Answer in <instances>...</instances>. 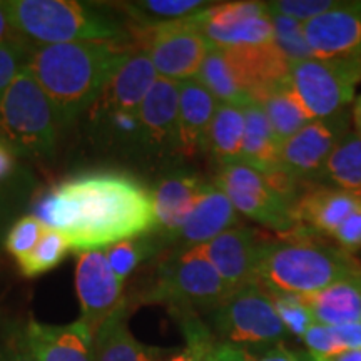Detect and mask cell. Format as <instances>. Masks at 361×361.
Listing matches in <instances>:
<instances>
[{"mask_svg":"<svg viewBox=\"0 0 361 361\" xmlns=\"http://www.w3.org/2000/svg\"><path fill=\"white\" fill-rule=\"evenodd\" d=\"M129 56L119 42L42 45L34 49L27 67L54 102L64 126L96 104Z\"/></svg>","mask_w":361,"mask_h":361,"instance_id":"7a4b0ae2","label":"cell"},{"mask_svg":"<svg viewBox=\"0 0 361 361\" xmlns=\"http://www.w3.org/2000/svg\"><path fill=\"white\" fill-rule=\"evenodd\" d=\"M92 114L106 141L124 147H146L137 112L92 107Z\"/></svg>","mask_w":361,"mask_h":361,"instance_id":"836d02e7","label":"cell"},{"mask_svg":"<svg viewBox=\"0 0 361 361\" xmlns=\"http://www.w3.org/2000/svg\"><path fill=\"white\" fill-rule=\"evenodd\" d=\"M303 34L313 57L361 56V0L338 2L328 12L305 22Z\"/></svg>","mask_w":361,"mask_h":361,"instance_id":"5bb4252c","label":"cell"},{"mask_svg":"<svg viewBox=\"0 0 361 361\" xmlns=\"http://www.w3.org/2000/svg\"><path fill=\"white\" fill-rule=\"evenodd\" d=\"M269 13L271 19H273L274 44L283 52V56L288 59V62L295 64L298 61L313 57L310 52L308 44L305 40L303 24L290 19V17L279 16V13Z\"/></svg>","mask_w":361,"mask_h":361,"instance_id":"74e56055","label":"cell"},{"mask_svg":"<svg viewBox=\"0 0 361 361\" xmlns=\"http://www.w3.org/2000/svg\"><path fill=\"white\" fill-rule=\"evenodd\" d=\"M204 184L201 178L186 171H174L164 176L152 189L154 229L173 239L191 214Z\"/></svg>","mask_w":361,"mask_h":361,"instance_id":"ffe728a7","label":"cell"},{"mask_svg":"<svg viewBox=\"0 0 361 361\" xmlns=\"http://www.w3.org/2000/svg\"><path fill=\"white\" fill-rule=\"evenodd\" d=\"M12 35H16V30H13L11 17H8L7 6L6 2H0V42Z\"/></svg>","mask_w":361,"mask_h":361,"instance_id":"bcb514c9","label":"cell"},{"mask_svg":"<svg viewBox=\"0 0 361 361\" xmlns=\"http://www.w3.org/2000/svg\"><path fill=\"white\" fill-rule=\"evenodd\" d=\"M16 147L7 141L6 137H0V180L7 179L16 168Z\"/></svg>","mask_w":361,"mask_h":361,"instance_id":"ee69618b","label":"cell"},{"mask_svg":"<svg viewBox=\"0 0 361 361\" xmlns=\"http://www.w3.org/2000/svg\"><path fill=\"white\" fill-rule=\"evenodd\" d=\"M137 37L159 78L184 82L196 79L211 44L200 32L192 17L168 24L141 27Z\"/></svg>","mask_w":361,"mask_h":361,"instance_id":"30bf717a","label":"cell"},{"mask_svg":"<svg viewBox=\"0 0 361 361\" xmlns=\"http://www.w3.org/2000/svg\"><path fill=\"white\" fill-rule=\"evenodd\" d=\"M169 351L139 341L129 331L126 308L112 314L94 333L96 361H162Z\"/></svg>","mask_w":361,"mask_h":361,"instance_id":"603a6c76","label":"cell"},{"mask_svg":"<svg viewBox=\"0 0 361 361\" xmlns=\"http://www.w3.org/2000/svg\"><path fill=\"white\" fill-rule=\"evenodd\" d=\"M24 335L37 361H96L94 333L82 318L69 324H45L30 318Z\"/></svg>","mask_w":361,"mask_h":361,"instance_id":"2e32d148","label":"cell"},{"mask_svg":"<svg viewBox=\"0 0 361 361\" xmlns=\"http://www.w3.org/2000/svg\"><path fill=\"white\" fill-rule=\"evenodd\" d=\"M345 134V123L341 121V116L311 121L308 126L281 144V169L295 183L324 174L329 156Z\"/></svg>","mask_w":361,"mask_h":361,"instance_id":"4fadbf2b","label":"cell"},{"mask_svg":"<svg viewBox=\"0 0 361 361\" xmlns=\"http://www.w3.org/2000/svg\"><path fill=\"white\" fill-rule=\"evenodd\" d=\"M209 6V2L201 0H142L128 4L126 8L139 25L152 27L189 19Z\"/></svg>","mask_w":361,"mask_h":361,"instance_id":"1f68e13d","label":"cell"},{"mask_svg":"<svg viewBox=\"0 0 361 361\" xmlns=\"http://www.w3.org/2000/svg\"><path fill=\"white\" fill-rule=\"evenodd\" d=\"M268 291V290H266ZM271 300H273L274 310L281 319L288 333L298 338H303L308 329L316 324V319L311 313L310 306L305 303V300L298 295L290 293H276L268 291Z\"/></svg>","mask_w":361,"mask_h":361,"instance_id":"d590c367","label":"cell"},{"mask_svg":"<svg viewBox=\"0 0 361 361\" xmlns=\"http://www.w3.org/2000/svg\"><path fill=\"white\" fill-rule=\"evenodd\" d=\"M196 80L219 104L246 106L251 101L231 56L224 49H209Z\"/></svg>","mask_w":361,"mask_h":361,"instance_id":"4316f807","label":"cell"},{"mask_svg":"<svg viewBox=\"0 0 361 361\" xmlns=\"http://www.w3.org/2000/svg\"><path fill=\"white\" fill-rule=\"evenodd\" d=\"M34 216L64 234L75 255L154 231L152 191L117 171H90L54 184L34 204Z\"/></svg>","mask_w":361,"mask_h":361,"instance_id":"6da1fadb","label":"cell"},{"mask_svg":"<svg viewBox=\"0 0 361 361\" xmlns=\"http://www.w3.org/2000/svg\"><path fill=\"white\" fill-rule=\"evenodd\" d=\"M361 207L360 194L340 188H318L298 197L295 216L298 231L314 236H331L343 221H346Z\"/></svg>","mask_w":361,"mask_h":361,"instance_id":"ac0fdd59","label":"cell"},{"mask_svg":"<svg viewBox=\"0 0 361 361\" xmlns=\"http://www.w3.org/2000/svg\"><path fill=\"white\" fill-rule=\"evenodd\" d=\"M324 174L340 189L361 196V137L346 133L329 156Z\"/></svg>","mask_w":361,"mask_h":361,"instance_id":"4dcf8cb0","label":"cell"},{"mask_svg":"<svg viewBox=\"0 0 361 361\" xmlns=\"http://www.w3.org/2000/svg\"><path fill=\"white\" fill-rule=\"evenodd\" d=\"M353 123H355V128H356V134H358L360 137H361V96L355 101V106H353Z\"/></svg>","mask_w":361,"mask_h":361,"instance_id":"c3c4849f","label":"cell"},{"mask_svg":"<svg viewBox=\"0 0 361 361\" xmlns=\"http://www.w3.org/2000/svg\"><path fill=\"white\" fill-rule=\"evenodd\" d=\"M173 316L179 323L184 345L171 350L162 361H214L221 343L209 324L202 322L197 313H178Z\"/></svg>","mask_w":361,"mask_h":361,"instance_id":"f1b7e54d","label":"cell"},{"mask_svg":"<svg viewBox=\"0 0 361 361\" xmlns=\"http://www.w3.org/2000/svg\"><path fill=\"white\" fill-rule=\"evenodd\" d=\"M157 78L159 75L146 52H130L92 107L137 112Z\"/></svg>","mask_w":361,"mask_h":361,"instance_id":"7402d4cb","label":"cell"},{"mask_svg":"<svg viewBox=\"0 0 361 361\" xmlns=\"http://www.w3.org/2000/svg\"><path fill=\"white\" fill-rule=\"evenodd\" d=\"M360 273L361 264L350 252L295 231L290 238L261 243L256 281L268 291L308 296Z\"/></svg>","mask_w":361,"mask_h":361,"instance_id":"3957f363","label":"cell"},{"mask_svg":"<svg viewBox=\"0 0 361 361\" xmlns=\"http://www.w3.org/2000/svg\"><path fill=\"white\" fill-rule=\"evenodd\" d=\"M214 361H252L250 355L246 353V350L236 348L231 345H223L221 343L218 353L214 356Z\"/></svg>","mask_w":361,"mask_h":361,"instance_id":"f6af8a7d","label":"cell"},{"mask_svg":"<svg viewBox=\"0 0 361 361\" xmlns=\"http://www.w3.org/2000/svg\"><path fill=\"white\" fill-rule=\"evenodd\" d=\"M261 243L258 234L245 226H234L201 247L228 290L234 293L256 281Z\"/></svg>","mask_w":361,"mask_h":361,"instance_id":"9a60e30c","label":"cell"},{"mask_svg":"<svg viewBox=\"0 0 361 361\" xmlns=\"http://www.w3.org/2000/svg\"><path fill=\"white\" fill-rule=\"evenodd\" d=\"M211 47L255 49L274 42V29L266 2H226L192 16Z\"/></svg>","mask_w":361,"mask_h":361,"instance_id":"8fae6325","label":"cell"},{"mask_svg":"<svg viewBox=\"0 0 361 361\" xmlns=\"http://www.w3.org/2000/svg\"><path fill=\"white\" fill-rule=\"evenodd\" d=\"M231 295L201 246H188L164 259L146 303L166 305L173 314L213 311Z\"/></svg>","mask_w":361,"mask_h":361,"instance_id":"5b68a950","label":"cell"},{"mask_svg":"<svg viewBox=\"0 0 361 361\" xmlns=\"http://www.w3.org/2000/svg\"><path fill=\"white\" fill-rule=\"evenodd\" d=\"M75 293L80 303V318L96 333L101 324L126 308L124 281L111 269L101 251L80 252L74 273Z\"/></svg>","mask_w":361,"mask_h":361,"instance_id":"7c38bea8","label":"cell"},{"mask_svg":"<svg viewBox=\"0 0 361 361\" xmlns=\"http://www.w3.org/2000/svg\"><path fill=\"white\" fill-rule=\"evenodd\" d=\"M61 117L29 67L17 75L0 99V130L16 151L35 156L54 152Z\"/></svg>","mask_w":361,"mask_h":361,"instance_id":"8992f818","label":"cell"},{"mask_svg":"<svg viewBox=\"0 0 361 361\" xmlns=\"http://www.w3.org/2000/svg\"><path fill=\"white\" fill-rule=\"evenodd\" d=\"M255 361H316V356L311 355L310 351L291 350L281 343V345H276L273 346V348L266 350L264 353Z\"/></svg>","mask_w":361,"mask_h":361,"instance_id":"7bdbcfd3","label":"cell"},{"mask_svg":"<svg viewBox=\"0 0 361 361\" xmlns=\"http://www.w3.org/2000/svg\"><path fill=\"white\" fill-rule=\"evenodd\" d=\"M16 34L42 45L119 42L124 29L101 8L75 0H8Z\"/></svg>","mask_w":361,"mask_h":361,"instance_id":"277c9868","label":"cell"},{"mask_svg":"<svg viewBox=\"0 0 361 361\" xmlns=\"http://www.w3.org/2000/svg\"><path fill=\"white\" fill-rule=\"evenodd\" d=\"M211 329L223 345L264 348L281 345L288 331L274 310L269 293L259 283L234 291L209 313Z\"/></svg>","mask_w":361,"mask_h":361,"instance_id":"52a82bcc","label":"cell"},{"mask_svg":"<svg viewBox=\"0 0 361 361\" xmlns=\"http://www.w3.org/2000/svg\"><path fill=\"white\" fill-rule=\"evenodd\" d=\"M251 99L258 102L263 109L279 146L288 141L291 135H295L298 130L308 126L311 121H314L305 109L303 104L300 102V99L296 97V94L293 92L290 79L286 82L261 90Z\"/></svg>","mask_w":361,"mask_h":361,"instance_id":"484cf974","label":"cell"},{"mask_svg":"<svg viewBox=\"0 0 361 361\" xmlns=\"http://www.w3.org/2000/svg\"><path fill=\"white\" fill-rule=\"evenodd\" d=\"M156 250L157 247L151 239L141 236L116 243V245L102 250V252L116 276L126 281V278L133 274L142 261L151 258Z\"/></svg>","mask_w":361,"mask_h":361,"instance_id":"e575fe53","label":"cell"},{"mask_svg":"<svg viewBox=\"0 0 361 361\" xmlns=\"http://www.w3.org/2000/svg\"><path fill=\"white\" fill-rule=\"evenodd\" d=\"M331 238L335 239L343 251L350 252V255L361 250V207L338 226Z\"/></svg>","mask_w":361,"mask_h":361,"instance_id":"60d3db41","label":"cell"},{"mask_svg":"<svg viewBox=\"0 0 361 361\" xmlns=\"http://www.w3.org/2000/svg\"><path fill=\"white\" fill-rule=\"evenodd\" d=\"M234 209L246 218L279 234H293L298 229L295 201L279 192L263 174L239 162L221 164L213 180Z\"/></svg>","mask_w":361,"mask_h":361,"instance_id":"9c48e42d","label":"cell"},{"mask_svg":"<svg viewBox=\"0 0 361 361\" xmlns=\"http://www.w3.org/2000/svg\"><path fill=\"white\" fill-rule=\"evenodd\" d=\"M69 251V241L64 234L45 226L37 246L24 259L17 261V266H19L22 276L35 278L61 264Z\"/></svg>","mask_w":361,"mask_h":361,"instance_id":"d6a6232c","label":"cell"},{"mask_svg":"<svg viewBox=\"0 0 361 361\" xmlns=\"http://www.w3.org/2000/svg\"><path fill=\"white\" fill-rule=\"evenodd\" d=\"M301 298L310 306L316 323L326 326L361 323V273Z\"/></svg>","mask_w":361,"mask_h":361,"instance_id":"cb8c5ba5","label":"cell"},{"mask_svg":"<svg viewBox=\"0 0 361 361\" xmlns=\"http://www.w3.org/2000/svg\"><path fill=\"white\" fill-rule=\"evenodd\" d=\"M245 141H243V164L258 171L264 178H274L281 174L279 162V142L273 129L266 119L263 109L258 102L251 99L245 106Z\"/></svg>","mask_w":361,"mask_h":361,"instance_id":"d4e9b609","label":"cell"},{"mask_svg":"<svg viewBox=\"0 0 361 361\" xmlns=\"http://www.w3.org/2000/svg\"><path fill=\"white\" fill-rule=\"evenodd\" d=\"M32 52L34 49L29 40L19 34L0 42V99L17 75L29 66Z\"/></svg>","mask_w":361,"mask_h":361,"instance_id":"8d00e7d4","label":"cell"},{"mask_svg":"<svg viewBox=\"0 0 361 361\" xmlns=\"http://www.w3.org/2000/svg\"><path fill=\"white\" fill-rule=\"evenodd\" d=\"M338 2H333V0H274V2H266V7L269 12L305 24L328 12Z\"/></svg>","mask_w":361,"mask_h":361,"instance_id":"ab89813d","label":"cell"},{"mask_svg":"<svg viewBox=\"0 0 361 361\" xmlns=\"http://www.w3.org/2000/svg\"><path fill=\"white\" fill-rule=\"evenodd\" d=\"M45 224L39 221L34 214L24 216L17 219L6 236V250L16 261L24 259L30 251L37 246L39 239L42 238Z\"/></svg>","mask_w":361,"mask_h":361,"instance_id":"f35d334b","label":"cell"},{"mask_svg":"<svg viewBox=\"0 0 361 361\" xmlns=\"http://www.w3.org/2000/svg\"><path fill=\"white\" fill-rule=\"evenodd\" d=\"M218 104L196 79L179 82L178 154L192 157L207 151V134Z\"/></svg>","mask_w":361,"mask_h":361,"instance_id":"d6986e66","label":"cell"},{"mask_svg":"<svg viewBox=\"0 0 361 361\" xmlns=\"http://www.w3.org/2000/svg\"><path fill=\"white\" fill-rule=\"evenodd\" d=\"M0 361H37L27 345L24 329L12 331L0 345Z\"/></svg>","mask_w":361,"mask_h":361,"instance_id":"b9f144b4","label":"cell"},{"mask_svg":"<svg viewBox=\"0 0 361 361\" xmlns=\"http://www.w3.org/2000/svg\"><path fill=\"white\" fill-rule=\"evenodd\" d=\"M301 341L311 355L319 358L361 350V323L326 326L316 323L305 333Z\"/></svg>","mask_w":361,"mask_h":361,"instance_id":"f546056e","label":"cell"},{"mask_svg":"<svg viewBox=\"0 0 361 361\" xmlns=\"http://www.w3.org/2000/svg\"><path fill=\"white\" fill-rule=\"evenodd\" d=\"M245 128V106L218 104L207 134V151L213 152L221 164L239 162L243 156Z\"/></svg>","mask_w":361,"mask_h":361,"instance_id":"83f0119b","label":"cell"},{"mask_svg":"<svg viewBox=\"0 0 361 361\" xmlns=\"http://www.w3.org/2000/svg\"><path fill=\"white\" fill-rule=\"evenodd\" d=\"M361 82V56L298 61L290 67L293 92L313 119L341 116Z\"/></svg>","mask_w":361,"mask_h":361,"instance_id":"ba28073f","label":"cell"},{"mask_svg":"<svg viewBox=\"0 0 361 361\" xmlns=\"http://www.w3.org/2000/svg\"><path fill=\"white\" fill-rule=\"evenodd\" d=\"M316 361H361V350L346 351V353L328 356V358H319V356H316Z\"/></svg>","mask_w":361,"mask_h":361,"instance_id":"7dc6e473","label":"cell"},{"mask_svg":"<svg viewBox=\"0 0 361 361\" xmlns=\"http://www.w3.org/2000/svg\"><path fill=\"white\" fill-rule=\"evenodd\" d=\"M236 221L238 211L228 196L213 183H206L186 223L173 239H179L188 246H202L234 228Z\"/></svg>","mask_w":361,"mask_h":361,"instance_id":"44dd1931","label":"cell"},{"mask_svg":"<svg viewBox=\"0 0 361 361\" xmlns=\"http://www.w3.org/2000/svg\"><path fill=\"white\" fill-rule=\"evenodd\" d=\"M146 147L178 152L179 82L157 78L137 109Z\"/></svg>","mask_w":361,"mask_h":361,"instance_id":"e0dca14e","label":"cell"}]
</instances>
